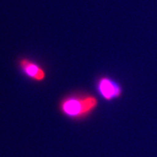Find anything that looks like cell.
<instances>
[{"label":"cell","mask_w":157,"mask_h":157,"mask_svg":"<svg viewBox=\"0 0 157 157\" xmlns=\"http://www.w3.org/2000/svg\"><path fill=\"white\" fill-rule=\"evenodd\" d=\"M99 106L94 94L85 91H74L63 96L58 103L60 114L72 121H83L91 117Z\"/></svg>","instance_id":"6da1fadb"},{"label":"cell","mask_w":157,"mask_h":157,"mask_svg":"<svg viewBox=\"0 0 157 157\" xmlns=\"http://www.w3.org/2000/svg\"><path fill=\"white\" fill-rule=\"evenodd\" d=\"M94 86L98 95L107 102L117 101L124 95V88L121 84L113 77L106 74L98 76Z\"/></svg>","instance_id":"7a4b0ae2"},{"label":"cell","mask_w":157,"mask_h":157,"mask_svg":"<svg viewBox=\"0 0 157 157\" xmlns=\"http://www.w3.org/2000/svg\"><path fill=\"white\" fill-rule=\"evenodd\" d=\"M16 66L19 73L27 80L35 83H42L46 80L47 72L36 60L21 56L16 60Z\"/></svg>","instance_id":"3957f363"}]
</instances>
